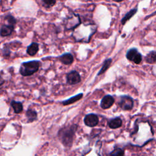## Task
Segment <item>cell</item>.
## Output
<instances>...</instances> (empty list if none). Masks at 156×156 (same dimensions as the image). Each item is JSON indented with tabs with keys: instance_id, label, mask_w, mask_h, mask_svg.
<instances>
[{
	"instance_id": "obj_7",
	"label": "cell",
	"mask_w": 156,
	"mask_h": 156,
	"mask_svg": "<svg viewBox=\"0 0 156 156\" xmlns=\"http://www.w3.org/2000/svg\"><path fill=\"white\" fill-rule=\"evenodd\" d=\"M115 99L113 96L110 94L105 95L101 100L100 105L103 109H107L110 108L114 104Z\"/></svg>"
},
{
	"instance_id": "obj_3",
	"label": "cell",
	"mask_w": 156,
	"mask_h": 156,
	"mask_svg": "<svg viewBox=\"0 0 156 156\" xmlns=\"http://www.w3.org/2000/svg\"><path fill=\"white\" fill-rule=\"evenodd\" d=\"M127 58L134 62L136 64H139L142 60L141 54L137 51L136 48H131L129 49L126 53Z\"/></svg>"
},
{
	"instance_id": "obj_19",
	"label": "cell",
	"mask_w": 156,
	"mask_h": 156,
	"mask_svg": "<svg viewBox=\"0 0 156 156\" xmlns=\"http://www.w3.org/2000/svg\"><path fill=\"white\" fill-rule=\"evenodd\" d=\"M124 154V151L121 149V148H116L115 149H114L110 154V155H123Z\"/></svg>"
},
{
	"instance_id": "obj_6",
	"label": "cell",
	"mask_w": 156,
	"mask_h": 156,
	"mask_svg": "<svg viewBox=\"0 0 156 156\" xmlns=\"http://www.w3.org/2000/svg\"><path fill=\"white\" fill-rule=\"evenodd\" d=\"M83 121L86 126L93 127L98 125L99 122V118L94 113H90L85 116Z\"/></svg>"
},
{
	"instance_id": "obj_4",
	"label": "cell",
	"mask_w": 156,
	"mask_h": 156,
	"mask_svg": "<svg viewBox=\"0 0 156 156\" xmlns=\"http://www.w3.org/2000/svg\"><path fill=\"white\" fill-rule=\"evenodd\" d=\"M119 105L124 110H131L133 106V99L130 96H122L119 102Z\"/></svg>"
},
{
	"instance_id": "obj_5",
	"label": "cell",
	"mask_w": 156,
	"mask_h": 156,
	"mask_svg": "<svg viewBox=\"0 0 156 156\" xmlns=\"http://www.w3.org/2000/svg\"><path fill=\"white\" fill-rule=\"evenodd\" d=\"M81 81L79 73L76 71H71L66 75V82L69 85H75Z\"/></svg>"
},
{
	"instance_id": "obj_18",
	"label": "cell",
	"mask_w": 156,
	"mask_h": 156,
	"mask_svg": "<svg viewBox=\"0 0 156 156\" xmlns=\"http://www.w3.org/2000/svg\"><path fill=\"white\" fill-rule=\"evenodd\" d=\"M42 2L44 7H51L55 5L56 0H42Z\"/></svg>"
},
{
	"instance_id": "obj_10",
	"label": "cell",
	"mask_w": 156,
	"mask_h": 156,
	"mask_svg": "<svg viewBox=\"0 0 156 156\" xmlns=\"http://www.w3.org/2000/svg\"><path fill=\"white\" fill-rule=\"evenodd\" d=\"M38 49H39L38 44L37 43L33 42L27 46L26 52L29 55L33 56L37 54V52L38 51Z\"/></svg>"
},
{
	"instance_id": "obj_9",
	"label": "cell",
	"mask_w": 156,
	"mask_h": 156,
	"mask_svg": "<svg viewBox=\"0 0 156 156\" xmlns=\"http://www.w3.org/2000/svg\"><path fill=\"white\" fill-rule=\"evenodd\" d=\"M14 29V26L10 24H4L1 28V37H7L13 32Z\"/></svg>"
},
{
	"instance_id": "obj_2",
	"label": "cell",
	"mask_w": 156,
	"mask_h": 156,
	"mask_svg": "<svg viewBox=\"0 0 156 156\" xmlns=\"http://www.w3.org/2000/svg\"><path fill=\"white\" fill-rule=\"evenodd\" d=\"M40 65L38 60H31L21 63L20 68V73L23 76H29L38 71Z\"/></svg>"
},
{
	"instance_id": "obj_17",
	"label": "cell",
	"mask_w": 156,
	"mask_h": 156,
	"mask_svg": "<svg viewBox=\"0 0 156 156\" xmlns=\"http://www.w3.org/2000/svg\"><path fill=\"white\" fill-rule=\"evenodd\" d=\"M146 61L149 63H154L156 62V52L151 51L146 56Z\"/></svg>"
},
{
	"instance_id": "obj_11",
	"label": "cell",
	"mask_w": 156,
	"mask_h": 156,
	"mask_svg": "<svg viewBox=\"0 0 156 156\" xmlns=\"http://www.w3.org/2000/svg\"><path fill=\"white\" fill-rule=\"evenodd\" d=\"M108 127L110 128L113 129H115L119 128V127H120L122 126V120L119 117L111 119L108 122Z\"/></svg>"
},
{
	"instance_id": "obj_12",
	"label": "cell",
	"mask_w": 156,
	"mask_h": 156,
	"mask_svg": "<svg viewBox=\"0 0 156 156\" xmlns=\"http://www.w3.org/2000/svg\"><path fill=\"white\" fill-rule=\"evenodd\" d=\"M83 96V94L82 93H79L78 94H76L74 96H72L70 98L66 99V100H65L62 102V104L64 105H69V104H71L73 103H74L77 101H78L79 100H80Z\"/></svg>"
},
{
	"instance_id": "obj_21",
	"label": "cell",
	"mask_w": 156,
	"mask_h": 156,
	"mask_svg": "<svg viewBox=\"0 0 156 156\" xmlns=\"http://www.w3.org/2000/svg\"><path fill=\"white\" fill-rule=\"evenodd\" d=\"M113 1H115V2H121L123 0H113Z\"/></svg>"
},
{
	"instance_id": "obj_14",
	"label": "cell",
	"mask_w": 156,
	"mask_h": 156,
	"mask_svg": "<svg viewBox=\"0 0 156 156\" xmlns=\"http://www.w3.org/2000/svg\"><path fill=\"white\" fill-rule=\"evenodd\" d=\"M26 115L27 119V122H32L35 121L37 118V112L32 109H28L26 113Z\"/></svg>"
},
{
	"instance_id": "obj_16",
	"label": "cell",
	"mask_w": 156,
	"mask_h": 156,
	"mask_svg": "<svg viewBox=\"0 0 156 156\" xmlns=\"http://www.w3.org/2000/svg\"><path fill=\"white\" fill-rule=\"evenodd\" d=\"M136 11H137V9H133L130 10L129 12H127V13L125 15V16L122 18V19L121 20V23H122V24H123V25L125 24V23H126L129 20H130V19L136 13Z\"/></svg>"
},
{
	"instance_id": "obj_8",
	"label": "cell",
	"mask_w": 156,
	"mask_h": 156,
	"mask_svg": "<svg viewBox=\"0 0 156 156\" xmlns=\"http://www.w3.org/2000/svg\"><path fill=\"white\" fill-rule=\"evenodd\" d=\"M58 60L64 65H70L73 62L74 58L71 53L66 52L59 56Z\"/></svg>"
},
{
	"instance_id": "obj_20",
	"label": "cell",
	"mask_w": 156,
	"mask_h": 156,
	"mask_svg": "<svg viewBox=\"0 0 156 156\" xmlns=\"http://www.w3.org/2000/svg\"><path fill=\"white\" fill-rule=\"evenodd\" d=\"M5 19L9 23V24L14 26L16 24V19L10 15H9L5 17Z\"/></svg>"
},
{
	"instance_id": "obj_1",
	"label": "cell",
	"mask_w": 156,
	"mask_h": 156,
	"mask_svg": "<svg viewBox=\"0 0 156 156\" xmlns=\"http://www.w3.org/2000/svg\"><path fill=\"white\" fill-rule=\"evenodd\" d=\"M76 130L77 126L72 125L71 126L63 127L58 131V138L65 146L70 147L72 145L73 136H74Z\"/></svg>"
},
{
	"instance_id": "obj_13",
	"label": "cell",
	"mask_w": 156,
	"mask_h": 156,
	"mask_svg": "<svg viewBox=\"0 0 156 156\" xmlns=\"http://www.w3.org/2000/svg\"><path fill=\"white\" fill-rule=\"evenodd\" d=\"M13 109V111L15 113H20L23 110V104L20 102H17L15 101H12L10 103Z\"/></svg>"
},
{
	"instance_id": "obj_15",
	"label": "cell",
	"mask_w": 156,
	"mask_h": 156,
	"mask_svg": "<svg viewBox=\"0 0 156 156\" xmlns=\"http://www.w3.org/2000/svg\"><path fill=\"white\" fill-rule=\"evenodd\" d=\"M112 62V58L106 59V60H105V62H104L103 65H102V66L101 67V69L99 70V73H98V76H99V75H101V74L104 73L107 70V69L109 68V66H110Z\"/></svg>"
}]
</instances>
